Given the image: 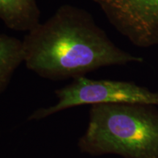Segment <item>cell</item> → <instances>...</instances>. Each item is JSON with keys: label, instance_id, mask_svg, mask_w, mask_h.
Returning a JSON list of instances; mask_svg holds the SVG:
<instances>
[{"label": "cell", "instance_id": "6da1fadb", "mask_svg": "<svg viewBox=\"0 0 158 158\" xmlns=\"http://www.w3.org/2000/svg\"><path fill=\"white\" fill-rule=\"evenodd\" d=\"M22 41L27 68L50 80L74 79L103 67L143 61L114 44L87 10L71 5H61Z\"/></svg>", "mask_w": 158, "mask_h": 158}, {"label": "cell", "instance_id": "7a4b0ae2", "mask_svg": "<svg viewBox=\"0 0 158 158\" xmlns=\"http://www.w3.org/2000/svg\"><path fill=\"white\" fill-rule=\"evenodd\" d=\"M78 147L91 155L158 158V117L143 105H93Z\"/></svg>", "mask_w": 158, "mask_h": 158}, {"label": "cell", "instance_id": "3957f363", "mask_svg": "<svg viewBox=\"0 0 158 158\" xmlns=\"http://www.w3.org/2000/svg\"><path fill=\"white\" fill-rule=\"evenodd\" d=\"M58 101L40 108L29 116L37 121L68 108L84 105L135 104L158 106V93L134 83L112 80H93L84 76L74 78L72 83L55 92Z\"/></svg>", "mask_w": 158, "mask_h": 158}, {"label": "cell", "instance_id": "277c9868", "mask_svg": "<svg viewBox=\"0 0 158 158\" xmlns=\"http://www.w3.org/2000/svg\"><path fill=\"white\" fill-rule=\"evenodd\" d=\"M118 32L140 48L158 45V0H93Z\"/></svg>", "mask_w": 158, "mask_h": 158}, {"label": "cell", "instance_id": "5b68a950", "mask_svg": "<svg viewBox=\"0 0 158 158\" xmlns=\"http://www.w3.org/2000/svg\"><path fill=\"white\" fill-rule=\"evenodd\" d=\"M0 19L12 30L28 32L40 23L37 0H0Z\"/></svg>", "mask_w": 158, "mask_h": 158}, {"label": "cell", "instance_id": "8992f818", "mask_svg": "<svg viewBox=\"0 0 158 158\" xmlns=\"http://www.w3.org/2000/svg\"><path fill=\"white\" fill-rule=\"evenodd\" d=\"M23 62L22 40L0 33V94L7 87L15 70Z\"/></svg>", "mask_w": 158, "mask_h": 158}]
</instances>
